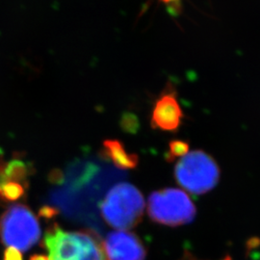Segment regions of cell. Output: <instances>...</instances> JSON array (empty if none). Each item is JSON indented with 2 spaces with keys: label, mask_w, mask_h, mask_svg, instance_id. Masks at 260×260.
Returning <instances> with one entry per match:
<instances>
[{
  "label": "cell",
  "mask_w": 260,
  "mask_h": 260,
  "mask_svg": "<svg viewBox=\"0 0 260 260\" xmlns=\"http://www.w3.org/2000/svg\"><path fill=\"white\" fill-rule=\"evenodd\" d=\"M148 213L155 223L178 226L194 220L196 207L185 192L176 188H167L149 196Z\"/></svg>",
  "instance_id": "obj_5"
},
{
  "label": "cell",
  "mask_w": 260,
  "mask_h": 260,
  "mask_svg": "<svg viewBox=\"0 0 260 260\" xmlns=\"http://www.w3.org/2000/svg\"><path fill=\"white\" fill-rule=\"evenodd\" d=\"M108 260H145L147 251L139 237L125 231L110 233L103 242Z\"/></svg>",
  "instance_id": "obj_7"
},
{
  "label": "cell",
  "mask_w": 260,
  "mask_h": 260,
  "mask_svg": "<svg viewBox=\"0 0 260 260\" xmlns=\"http://www.w3.org/2000/svg\"><path fill=\"white\" fill-rule=\"evenodd\" d=\"M189 151V144L185 141L174 140L169 144V150L166 154V159L169 162L176 160L177 158L183 157Z\"/></svg>",
  "instance_id": "obj_10"
},
{
  "label": "cell",
  "mask_w": 260,
  "mask_h": 260,
  "mask_svg": "<svg viewBox=\"0 0 260 260\" xmlns=\"http://www.w3.org/2000/svg\"><path fill=\"white\" fill-rule=\"evenodd\" d=\"M44 245L49 260H108L93 233L67 232L55 224L46 233Z\"/></svg>",
  "instance_id": "obj_1"
},
{
  "label": "cell",
  "mask_w": 260,
  "mask_h": 260,
  "mask_svg": "<svg viewBox=\"0 0 260 260\" xmlns=\"http://www.w3.org/2000/svg\"><path fill=\"white\" fill-rule=\"evenodd\" d=\"M160 2H163L168 5H174V4H177L180 3V0H159Z\"/></svg>",
  "instance_id": "obj_15"
},
{
  "label": "cell",
  "mask_w": 260,
  "mask_h": 260,
  "mask_svg": "<svg viewBox=\"0 0 260 260\" xmlns=\"http://www.w3.org/2000/svg\"><path fill=\"white\" fill-rule=\"evenodd\" d=\"M121 124L123 130L127 132H135L139 126L137 118L131 113L124 114V116L121 119Z\"/></svg>",
  "instance_id": "obj_11"
},
{
  "label": "cell",
  "mask_w": 260,
  "mask_h": 260,
  "mask_svg": "<svg viewBox=\"0 0 260 260\" xmlns=\"http://www.w3.org/2000/svg\"><path fill=\"white\" fill-rule=\"evenodd\" d=\"M31 172V167L25 161L18 157L6 161L0 150V205H5V196L12 188L28 187Z\"/></svg>",
  "instance_id": "obj_8"
},
{
  "label": "cell",
  "mask_w": 260,
  "mask_h": 260,
  "mask_svg": "<svg viewBox=\"0 0 260 260\" xmlns=\"http://www.w3.org/2000/svg\"><path fill=\"white\" fill-rule=\"evenodd\" d=\"M103 154L108 158L112 163L122 170H128L137 167L139 157L137 154L129 153L119 140H105L103 144Z\"/></svg>",
  "instance_id": "obj_9"
},
{
  "label": "cell",
  "mask_w": 260,
  "mask_h": 260,
  "mask_svg": "<svg viewBox=\"0 0 260 260\" xmlns=\"http://www.w3.org/2000/svg\"><path fill=\"white\" fill-rule=\"evenodd\" d=\"M177 183L189 193L203 195L217 185L220 170L216 161L203 150L188 152L175 168Z\"/></svg>",
  "instance_id": "obj_3"
},
{
  "label": "cell",
  "mask_w": 260,
  "mask_h": 260,
  "mask_svg": "<svg viewBox=\"0 0 260 260\" xmlns=\"http://www.w3.org/2000/svg\"><path fill=\"white\" fill-rule=\"evenodd\" d=\"M40 214H42L43 216H45V217H50L51 215H54L55 214V210L54 209H51L50 207H45V208H43L42 210H41V212Z\"/></svg>",
  "instance_id": "obj_13"
},
{
  "label": "cell",
  "mask_w": 260,
  "mask_h": 260,
  "mask_svg": "<svg viewBox=\"0 0 260 260\" xmlns=\"http://www.w3.org/2000/svg\"><path fill=\"white\" fill-rule=\"evenodd\" d=\"M104 221L120 231L131 230L141 222L145 201L139 190L127 182L111 188L100 205Z\"/></svg>",
  "instance_id": "obj_2"
},
{
  "label": "cell",
  "mask_w": 260,
  "mask_h": 260,
  "mask_svg": "<svg viewBox=\"0 0 260 260\" xmlns=\"http://www.w3.org/2000/svg\"><path fill=\"white\" fill-rule=\"evenodd\" d=\"M3 260H22V256L20 251L13 248H8L4 252Z\"/></svg>",
  "instance_id": "obj_12"
},
{
  "label": "cell",
  "mask_w": 260,
  "mask_h": 260,
  "mask_svg": "<svg viewBox=\"0 0 260 260\" xmlns=\"http://www.w3.org/2000/svg\"><path fill=\"white\" fill-rule=\"evenodd\" d=\"M183 260H196L192 255H190L189 253H187L186 254L185 256H184V258H183Z\"/></svg>",
  "instance_id": "obj_16"
},
{
  "label": "cell",
  "mask_w": 260,
  "mask_h": 260,
  "mask_svg": "<svg viewBox=\"0 0 260 260\" xmlns=\"http://www.w3.org/2000/svg\"><path fill=\"white\" fill-rule=\"evenodd\" d=\"M29 260H49V258L43 254H34Z\"/></svg>",
  "instance_id": "obj_14"
},
{
  "label": "cell",
  "mask_w": 260,
  "mask_h": 260,
  "mask_svg": "<svg viewBox=\"0 0 260 260\" xmlns=\"http://www.w3.org/2000/svg\"><path fill=\"white\" fill-rule=\"evenodd\" d=\"M184 119V113L177 99V93L172 84H168L155 101L150 118L154 129L176 132Z\"/></svg>",
  "instance_id": "obj_6"
},
{
  "label": "cell",
  "mask_w": 260,
  "mask_h": 260,
  "mask_svg": "<svg viewBox=\"0 0 260 260\" xmlns=\"http://www.w3.org/2000/svg\"><path fill=\"white\" fill-rule=\"evenodd\" d=\"M0 237L8 248L28 251L41 238L40 223L27 206L12 205L0 218Z\"/></svg>",
  "instance_id": "obj_4"
}]
</instances>
